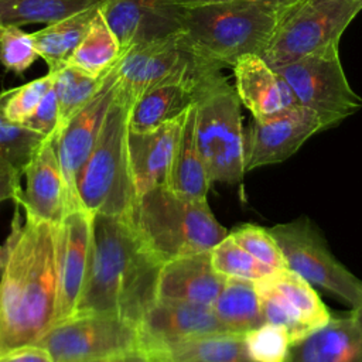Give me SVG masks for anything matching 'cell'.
<instances>
[{
	"instance_id": "7bdbcfd3",
	"label": "cell",
	"mask_w": 362,
	"mask_h": 362,
	"mask_svg": "<svg viewBox=\"0 0 362 362\" xmlns=\"http://www.w3.org/2000/svg\"><path fill=\"white\" fill-rule=\"evenodd\" d=\"M352 311L355 313V315L359 318V321H361V324H362V305L358 307V308H355V310H352Z\"/></svg>"
},
{
	"instance_id": "8d00e7d4",
	"label": "cell",
	"mask_w": 362,
	"mask_h": 362,
	"mask_svg": "<svg viewBox=\"0 0 362 362\" xmlns=\"http://www.w3.org/2000/svg\"><path fill=\"white\" fill-rule=\"evenodd\" d=\"M23 124L34 132L44 134L45 137L57 134L59 126V116L54 86L47 92L34 113Z\"/></svg>"
},
{
	"instance_id": "e0dca14e",
	"label": "cell",
	"mask_w": 362,
	"mask_h": 362,
	"mask_svg": "<svg viewBox=\"0 0 362 362\" xmlns=\"http://www.w3.org/2000/svg\"><path fill=\"white\" fill-rule=\"evenodd\" d=\"M140 349L204 335L230 334L211 305L157 298L139 322Z\"/></svg>"
},
{
	"instance_id": "3957f363",
	"label": "cell",
	"mask_w": 362,
	"mask_h": 362,
	"mask_svg": "<svg viewBox=\"0 0 362 362\" xmlns=\"http://www.w3.org/2000/svg\"><path fill=\"white\" fill-rule=\"evenodd\" d=\"M290 7L249 0L188 4L182 6V34L202 58L233 66L243 57H262Z\"/></svg>"
},
{
	"instance_id": "f6af8a7d",
	"label": "cell",
	"mask_w": 362,
	"mask_h": 362,
	"mask_svg": "<svg viewBox=\"0 0 362 362\" xmlns=\"http://www.w3.org/2000/svg\"><path fill=\"white\" fill-rule=\"evenodd\" d=\"M352 1H358V3H362V0H352Z\"/></svg>"
},
{
	"instance_id": "5b68a950",
	"label": "cell",
	"mask_w": 362,
	"mask_h": 362,
	"mask_svg": "<svg viewBox=\"0 0 362 362\" xmlns=\"http://www.w3.org/2000/svg\"><path fill=\"white\" fill-rule=\"evenodd\" d=\"M133 102L115 92L98 141L81 170L76 195L92 215L132 221L139 197L129 156V115Z\"/></svg>"
},
{
	"instance_id": "4316f807",
	"label": "cell",
	"mask_w": 362,
	"mask_h": 362,
	"mask_svg": "<svg viewBox=\"0 0 362 362\" xmlns=\"http://www.w3.org/2000/svg\"><path fill=\"white\" fill-rule=\"evenodd\" d=\"M123 55V49L98 8L86 34L71 55L66 65L92 78H102L112 71Z\"/></svg>"
},
{
	"instance_id": "52a82bcc",
	"label": "cell",
	"mask_w": 362,
	"mask_h": 362,
	"mask_svg": "<svg viewBox=\"0 0 362 362\" xmlns=\"http://www.w3.org/2000/svg\"><path fill=\"white\" fill-rule=\"evenodd\" d=\"M222 72V66L198 55L182 33L134 45L123 52L116 64V88L134 102L144 90L180 83L198 89Z\"/></svg>"
},
{
	"instance_id": "ab89813d",
	"label": "cell",
	"mask_w": 362,
	"mask_h": 362,
	"mask_svg": "<svg viewBox=\"0 0 362 362\" xmlns=\"http://www.w3.org/2000/svg\"><path fill=\"white\" fill-rule=\"evenodd\" d=\"M76 362H151L148 355L143 349H134L124 354H117L112 356L89 359V361H76Z\"/></svg>"
},
{
	"instance_id": "e575fe53",
	"label": "cell",
	"mask_w": 362,
	"mask_h": 362,
	"mask_svg": "<svg viewBox=\"0 0 362 362\" xmlns=\"http://www.w3.org/2000/svg\"><path fill=\"white\" fill-rule=\"evenodd\" d=\"M38 58L33 33H25L21 27L4 25L0 35V62L7 71L20 75Z\"/></svg>"
},
{
	"instance_id": "d590c367",
	"label": "cell",
	"mask_w": 362,
	"mask_h": 362,
	"mask_svg": "<svg viewBox=\"0 0 362 362\" xmlns=\"http://www.w3.org/2000/svg\"><path fill=\"white\" fill-rule=\"evenodd\" d=\"M54 85V74L47 72L44 76L33 79L18 88L6 90L4 115L14 123H24L37 109L42 98Z\"/></svg>"
},
{
	"instance_id": "d6a6232c",
	"label": "cell",
	"mask_w": 362,
	"mask_h": 362,
	"mask_svg": "<svg viewBox=\"0 0 362 362\" xmlns=\"http://www.w3.org/2000/svg\"><path fill=\"white\" fill-rule=\"evenodd\" d=\"M243 344L253 362H286L293 339L283 327L263 322L243 334Z\"/></svg>"
},
{
	"instance_id": "7402d4cb",
	"label": "cell",
	"mask_w": 362,
	"mask_h": 362,
	"mask_svg": "<svg viewBox=\"0 0 362 362\" xmlns=\"http://www.w3.org/2000/svg\"><path fill=\"white\" fill-rule=\"evenodd\" d=\"M286 362H362V324L355 313L331 321L291 344Z\"/></svg>"
},
{
	"instance_id": "484cf974",
	"label": "cell",
	"mask_w": 362,
	"mask_h": 362,
	"mask_svg": "<svg viewBox=\"0 0 362 362\" xmlns=\"http://www.w3.org/2000/svg\"><path fill=\"white\" fill-rule=\"evenodd\" d=\"M98 8L99 6L86 8L33 33L40 58L47 62L49 72H55L68 64L96 16Z\"/></svg>"
},
{
	"instance_id": "f546056e",
	"label": "cell",
	"mask_w": 362,
	"mask_h": 362,
	"mask_svg": "<svg viewBox=\"0 0 362 362\" xmlns=\"http://www.w3.org/2000/svg\"><path fill=\"white\" fill-rule=\"evenodd\" d=\"M52 74H54L52 86H54L57 102H58V116H59L58 132H59L98 93L107 74L102 78H92L69 65H65Z\"/></svg>"
},
{
	"instance_id": "60d3db41",
	"label": "cell",
	"mask_w": 362,
	"mask_h": 362,
	"mask_svg": "<svg viewBox=\"0 0 362 362\" xmlns=\"http://www.w3.org/2000/svg\"><path fill=\"white\" fill-rule=\"evenodd\" d=\"M181 6H188V4H198V3H209V1H223V0H175ZM249 1H272V3H279L283 6H293L298 3L300 0H249Z\"/></svg>"
},
{
	"instance_id": "f35d334b",
	"label": "cell",
	"mask_w": 362,
	"mask_h": 362,
	"mask_svg": "<svg viewBox=\"0 0 362 362\" xmlns=\"http://www.w3.org/2000/svg\"><path fill=\"white\" fill-rule=\"evenodd\" d=\"M23 173L8 163L0 161V202L14 199L20 192Z\"/></svg>"
},
{
	"instance_id": "8fae6325",
	"label": "cell",
	"mask_w": 362,
	"mask_h": 362,
	"mask_svg": "<svg viewBox=\"0 0 362 362\" xmlns=\"http://www.w3.org/2000/svg\"><path fill=\"white\" fill-rule=\"evenodd\" d=\"M55 362L89 361L140 349L139 325L116 315H74L54 324L37 342Z\"/></svg>"
},
{
	"instance_id": "7c38bea8",
	"label": "cell",
	"mask_w": 362,
	"mask_h": 362,
	"mask_svg": "<svg viewBox=\"0 0 362 362\" xmlns=\"http://www.w3.org/2000/svg\"><path fill=\"white\" fill-rule=\"evenodd\" d=\"M255 284L263 321L287 329L293 342L327 325L332 318L315 287L290 269L276 270Z\"/></svg>"
},
{
	"instance_id": "d6986e66",
	"label": "cell",
	"mask_w": 362,
	"mask_h": 362,
	"mask_svg": "<svg viewBox=\"0 0 362 362\" xmlns=\"http://www.w3.org/2000/svg\"><path fill=\"white\" fill-rule=\"evenodd\" d=\"M187 112L150 132L129 130L130 167L137 197L167 185Z\"/></svg>"
},
{
	"instance_id": "cb8c5ba5",
	"label": "cell",
	"mask_w": 362,
	"mask_h": 362,
	"mask_svg": "<svg viewBox=\"0 0 362 362\" xmlns=\"http://www.w3.org/2000/svg\"><path fill=\"white\" fill-rule=\"evenodd\" d=\"M195 89L180 83H165L144 90L130 107L129 130L150 132L181 117L195 103Z\"/></svg>"
},
{
	"instance_id": "6da1fadb",
	"label": "cell",
	"mask_w": 362,
	"mask_h": 362,
	"mask_svg": "<svg viewBox=\"0 0 362 362\" xmlns=\"http://www.w3.org/2000/svg\"><path fill=\"white\" fill-rule=\"evenodd\" d=\"M4 246L6 260L0 273V355L37 344L55 322L58 225L16 202Z\"/></svg>"
},
{
	"instance_id": "ee69618b",
	"label": "cell",
	"mask_w": 362,
	"mask_h": 362,
	"mask_svg": "<svg viewBox=\"0 0 362 362\" xmlns=\"http://www.w3.org/2000/svg\"><path fill=\"white\" fill-rule=\"evenodd\" d=\"M3 28H4V25L0 23V35H1V31H3Z\"/></svg>"
},
{
	"instance_id": "f1b7e54d",
	"label": "cell",
	"mask_w": 362,
	"mask_h": 362,
	"mask_svg": "<svg viewBox=\"0 0 362 362\" xmlns=\"http://www.w3.org/2000/svg\"><path fill=\"white\" fill-rule=\"evenodd\" d=\"M103 0H0L3 25L54 24L79 11L99 6Z\"/></svg>"
},
{
	"instance_id": "836d02e7",
	"label": "cell",
	"mask_w": 362,
	"mask_h": 362,
	"mask_svg": "<svg viewBox=\"0 0 362 362\" xmlns=\"http://www.w3.org/2000/svg\"><path fill=\"white\" fill-rule=\"evenodd\" d=\"M229 236L264 266L273 270L287 269L284 256L267 228L243 223L229 230Z\"/></svg>"
},
{
	"instance_id": "2e32d148",
	"label": "cell",
	"mask_w": 362,
	"mask_h": 362,
	"mask_svg": "<svg viewBox=\"0 0 362 362\" xmlns=\"http://www.w3.org/2000/svg\"><path fill=\"white\" fill-rule=\"evenodd\" d=\"M99 10L123 52L182 33V6L175 0H103Z\"/></svg>"
},
{
	"instance_id": "b9f144b4",
	"label": "cell",
	"mask_w": 362,
	"mask_h": 362,
	"mask_svg": "<svg viewBox=\"0 0 362 362\" xmlns=\"http://www.w3.org/2000/svg\"><path fill=\"white\" fill-rule=\"evenodd\" d=\"M4 260H6V246L1 245L0 246V273H1L3 266H4Z\"/></svg>"
},
{
	"instance_id": "9c48e42d",
	"label": "cell",
	"mask_w": 362,
	"mask_h": 362,
	"mask_svg": "<svg viewBox=\"0 0 362 362\" xmlns=\"http://www.w3.org/2000/svg\"><path fill=\"white\" fill-rule=\"evenodd\" d=\"M276 239L287 269L314 287L328 291L351 310L362 305V280L331 252L320 228L307 216L267 228Z\"/></svg>"
},
{
	"instance_id": "603a6c76",
	"label": "cell",
	"mask_w": 362,
	"mask_h": 362,
	"mask_svg": "<svg viewBox=\"0 0 362 362\" xmlns=\"http://www.w3.org/2000/svg\"><path fill=\"white\" fill-rule=\"evenodd\" d=\"M151 362H253L243 334H214L143 349Z\"/></svg>"
},
{
	"instance_id": "1f68e13d",
	"label": "cell",
	"mask_w": 362,
	"mask_h": 362,
	"mask_svg": "<svg viewBox=\"0 0 362 362\" xmlns=\"http://www.w3.org/2000/svg\"><path fill=\"white\" fill-rule=\"evenodd\" d=\"M211 262L222 277L252 283H259L276 272L256 260L229 235L211 250Z\"/></svg>"
},
{
	"instance_id": "9a60e30c",
	"label": "cell",
	"mask_w": 362,
	"mask_h": 362,
	"mask_svg": "<svg viewBox=\"0 0 362 362\" xmlns=\"http://www.w3.org/2000/svg\"><path fill=\"white\" fill-rule=\"evenodd\" d=\"M93 215L83 208L68 211L58 225V298L55 322L75 315L88 274Z\"/></svg>"
},
{
	"instance_id": "7a4b0ae2",
	"label": "cell",
	"mask_w": 362,
	"mask_h": 362,
	"mask_svg": "<svg viewBox=\"0 0 362 362\" xmlns=\"http://www.w3.org/2000/svg\"><path fill=\"white\" fill-rule=\"evenodd\" d=\"M161 266L130 221L93 215L90 262L75 315H116L139 325L157 300Z\"/></svg>"
},
{
	"instance_id": "d4e9b609",
	"label": "cell",
	"mask_w": 362,
	"mask_h": 362,
	"mask_svg": "<svg viewBox=\"0 0 362 362\" xmlns=\"http://www.w3.org/2000/svg\"><path fill=\"white\" fill-rule=\"evenodd\" d=\"M212 181L195 139V103L188 109L173 158L167 188L188 198L206 199Z\"/></svg>"
},
{
	"instance_id": "30bf717a",
	"label": "cell",
	"mask_w": 362,
	"mask_h": 362,
	"mask_svg": "<svg viewBox=\"0 0 362 362\" xmlns=\"http://www.w3.org/2000/svg\"><path fill=\"white\" fill-rule=\"evenodd\" d=\"M274 69L298 105L321 115L334 127L362 107V98L352 89L344 72L339 42Z\"/></svg>"
},
{
	"instance_id": "ba28073f",
	"label": "cell",
	"mask_w": 362,
	"mask_h": 362,
	"mask_svg": "<svg viewBox=\"0 0 362 362\" xmlns=\"http://www.w3.org/2000/svg\"><path fill=\"white\" fill-rule=\"evenodd\" d=\"M361 11L362 3L352 0H300L286 11L262 57L279 68L339 42Z\"/></svg>"
},
{
	"instance_id": "8992f818",
	"label": "cell",
	"mask_w": 362,
	"mask_h": 362,
	"mask_svg": "<svg viewBox=\"0 0 362 362\" xmlns=\"http://www.w3.org/2000/svg\"><path fill=\"white\" fill-rule=\"evenodd\" d=\"M240 106L235 86L222 72L197 92L195 139L212 184H236L246 174Z\"/></svg>"
},
{
	"instance_id": "74e56055",
	"label": "cell",
	"mask_w": 362,
	"mask_h": 362,
	"mask_svg": "<svg viewBox=\"0 0 362 362\" xmlns=\"http://www.w3.org/2000/svg\"><path fill=\"white\" fill-rule=\"evenodd\" d=\"M0 362H55L49 352L34 344L16 348L0 355Z\"/></svg>"
},
{
	"instance_id": "83f0119b",
	"label": "cell",
	"mask_w": 362,
	"mask_h": 362,
	"mask_svg": "<svg viewBox=\"0 0 362 362\" xmlns=\"http://www.w3.org/2000/svg\"><path fill=\"white\" fill-rule=\"evenodd\" d=\"M212 310L230 334H245L264 322L259 293L252 281L226 279Z\"/></svg>"
},
{
	"instance_id": "ffe728a7",
	"label": "cell",
	"mask_w": 362,
	"mask_h": 362,
	"mask_svg": "<svg viewBox=\"0 0 362 362\" xmlns=\"http://www.w3.org/2000/svg\"><path fill=\"white\" fill-rule=\"evenodd\" d=\"M232 71L238 98L253 119L270 117L298 105L286 81L263 57H243Z\"/></svg>"
},
{
	"instance_id": "5bb4252c",
	"label": "cell",
	"mask_w": 362,
	"mask_h": 362,
	"mask_svg": "<svg viewBox=\"0 0 362 362\" xmlns=\"http://www.w3.org/2000/svg\"><path fill=\"white\" fill-rule=\"evenodd\" d=\"M116 92V66L107 74L98 93L54 136L59 167L66 189V212L82 208L76 184L100 134L106 113Z\"/></svg>"
},
{
	"instance_id": "277c9868",
	"label": "cell",
	"mask_w": 362,
	"mask_h": 362,
	"mask_svg": "<svg viewBox=\"0 0 362 362\" xmlns=\"http://www.w3.org/2000/svg\"><path fill=\"white\" fill-rule=\"evenodd\" d=\"M130 222L144 246L163 264L211 252L229 235L215 218L208 199L188 198L165 185L139 197Z\"/></svg>"
},
{
	"instance_id": "4dcf8cb0",
	"label": "cell",
	"mask_w": 362,
	"mask_h": 362,
	"mask_svg": "<svg viewBox=\"0 0 362 362\" xmlns=\"http://www.w3.org/2000/svg\"><path fill=\"white\" fill-rule=\"evenodd\" d=\"M4 102L6 90L0 92V161L24 173L25 165L47 137L21 123L8 120L3 110Z\"/></svg>"
},
{
	"instance_id": "4fadbf2b",
	"label": "cell",
	"mask_w": 362,
	"mask_h": 362,
	"mask_svg": "<svg viewBox=\"0 0 362 362\" xmlns=\"http://www.w3.org/2000/svg\"><path fill=\"white\" fill-rule=\"evenodd\" d=\"M331 127V122L301 105L270 117L253 119L245 129L246 173L286 161L310 137Z\"/></svg>"
},
{
	"instance_id": "ac0fdd59",
	"label": "cell",
	"mask_w": 362,
	"mask_h": 362,
	"mask_svg": "<svg viewBox=\"0 0 362 362\" xmlns=\"http://www.w3.org/2000/svg\"><path fill=\"white\" fill-rule=\"evenodd\" d=\"M23 175H25V189H20L13 201L41 219L59 225L66 214V189L54 136L41 143Z\"/></svg>"
},
{
	"instance_id": "44dd1931",
	"label": "cell",
	"mask_w": 362,
	"mask_h": 362,
	"mask_svg": "<svg viewBox=\"0 0 362 362\" xmlns=\"http://www.w3.org/2000/svg\"><path fill=\"white\" fill-rule=\"evenodd\" d=\"M212 266L211 252L182 256L165 262L158 274L157 298L178 300L211 305L218 298L223 284Z\"/></svg>"
}]
</instances>
